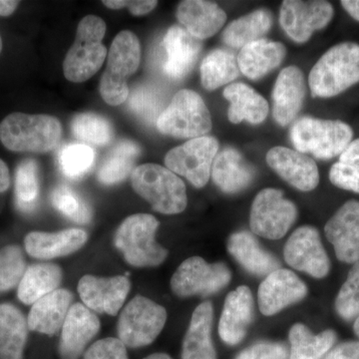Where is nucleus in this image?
I'll list each match as a JSON object with an SVG mask.
<instances>
[{
	"label": "nucleus",
	"mask_w": 359,
	"mask_h": 359,
	"mask_svg": "<svg viewBox=\"0 0 359 359\" xmlns=\"http://www.w3.org/2000/svg\"><path fill=\"white\" fill-rule=\"evenodd\" d=\"M61 137V123L50 115L13 113L0 123V141L13 152H50L57 147Z\"/></svg>",
	"instance_id": "1"
},
{
	"label": "nucleus",
	"mask_w": 359,
	"mask_h": 359,
	"mask_svg": "<svg viewBox=\"0 0 359 359\" xmlns=\"http://www.w3.org/2000/svg\"><path fill=\"white\" fill-rule=\"evenodd\" d=\"M359 82V44L344 42L328 49L309 73L314 97L339 95Z\"/></svg>",
	"instance_id": "2"
},
{
	"label": "nucleus",
	"mask_w": 359,
	"mask_h": 359,
	"mask_svg": "<svg viewBox=\"0 0 359 359\" xmlns=\"http://www.w3.org/2000/svg\"><path fill=\"white\" fill-rule=\"evenodd\" d=\"M160 224L152 215L135 214L125 219L114 237L116 249L135 268H155L166 261L168 250L158 244Z\"/></svg>",
	"instance_id": "3"
},
{
	"label": "nucleus",
	"mask_w": 359,
	"mask_h": 359,
	"mask_svg": "<svg viewBox=\"0 0 359 359\" xmlns=\"http://www.w3.org/2000/svg\"><path fill=\"white\" fill-rule=\"evenodd\" d=\"M106 23L95 15L85 16L78 25L76 39L66 54L63 72L73 83H82L102 67L107 50L102 44Z\"/></svg>",
	"instance_id": "4"
},
{
	"label": "nucleus",
	"mask_w": 359,
	"mask_h": 359,
	"mask_svg": "<svg viewBox=\"0 0 359 359\" xmlns=\"http://www.w3.org/2000/svg\"><path fill=\"white\" fill-rule=\"evenodd\" d=\"M135 192L152 205L156 212L176 215L185 211L188 198L184 182L167 168L144 164L131 175Z\"/></svg>",
	"instance_id": "5"
},
{
	"label": "nucleus",
	"mask_w": 359,
	"mask_h": 359,
	"mask_svg": "<svg viewBox=\"0 0 359 359\" xmlns=\"http://www.w3.org/2000/svg\"><path fill=\"white\" fill-rule=\"evenodd\" d=\"M290 139L299 152L320 160L339 156L353 142V130L339 120L302 117L290 130Z\"/></svg>",
	"instance_id": "6"
},
{
	"label": "nucleus",
	"mask_w": 359,
	"mask_h": 359,
	"mask_svg": "<svg viewBox=\"0 0 359 359\" xmlns=\"http://www.w3.org/2000/svg\"><path fill=\"white\" fill-rule=\"evenodd\" d=\"M141 46L138 37L129 30H123L113 40L107 67L100 81V94L108 105L119 106L128 99L127 79L138 69Z\"/></svg>",
	"instance_id": "7"
},
{
	"label": "nucleus",
	"mask_w": 359,
	"mask_h": 359,
	"mask_svg": "<svg viewBox=\"0 0 359 359\" xmlns=\"http://www.w3.org/2000/svg\"><path fill=\"white\" fill-rule=\"evenodd\" d=\"M157 128L176 138H200L211 131V113L197 92L181 90L161 113Z\"/></svg>",
	"instance_id": "8"
},
{
	"label": "nucleus",
	"mask_w": 359,
	"mask_h": 359,
	"mask_svg": "<svg viewBox=\"0 0 359 359\" xmlns=\"http://www.w3.org/2000/svg\"><path fill=\"white\" fill-rule=\"evenodd\" d=\"M167 318L164 306L148 297L137 295L120 314L118 339L130 348L147 346L159 337Z\"/></svg>",
	"instance_id": "9"
},
{
	"label": "nucleus",
	"mask_w": 359,
	"mask_h": 359,
	"mask_svg": "<svg viewBox=\"0 0 359 359\" xmlns=\"http://www.w3.org/2000/svg\"><path fill=\"white\" fill-rule=\"evenodd\" d=\"M297 205L282 191L266 188L257 194L250 208V226L255 235L280 240L297 221Z\"/></svg>",
	"instance_id": "10"
},
{
	"label": "nucleus",
	"mask_w": 359,
	"mask_h": 359,
	"mask_svg": "<svg viewBox=\"0 0 359 359\" xmlns=\"http://www.w3.org/2000/svg\"><path fill=\"white\" fill-rule=\"evenodd\" d=\"M231 273L224 263L209 264L203 257H192L180 264L171 278V289L177 297H209L230 283Z\"/></svg>",
	"instance_id": "11"
},
{
	"label": "nucleus",
	"mask_w": 359,
	"mask_h": 359,
	"mask_svg": "<svg viewBox=\"0 0 359 359\" xmlns=\"http://www.w3.org/2000/svg\"><path fill=\"white\" fill-rule=\"evenodd\" d=\"M218 150L219 142L214 137L191 139L169 151L165 157V164L167 169L185 177L196 188H203L209 182Z\"/></svg>",
	"instance_id": "12"
},
{
	"label": "nucleus",
	"mask_w": 359,
	"mask_h": 359,
	"mask_svg": "<svg viewBox=\"0 0 359 359\" xmlns=\"http://www.w3.org/2000/svg\"><path fill=\"white\" fill-rule=\"evenodd\" d=\"M283 257L290 266L314 278H325L330 271V257L314 226L297 228L285 245Z\"/></svg>",
	"instance_id": "13"
},
{
	"label": "nucleus",
	"mask_w": 359,
	"mask_h": 359,
	"mask_svg": "<svg viewBox=\"0 0 359 359\" xmlns=\"http://www.w3.org/2000/svg\"><path fill=\"white\" fill-rule=\"evenodd\" d=\"M334 15V6L327 1L285 0L280 7V22L290 39L304 43L314 32L330 25Z\"/></svg>",
	"instance_id": "14"
},
{
	"label": "nucleus",
	"mask_w": 359,
	"mask_h": 359,
	"mask_svg": "<svg viewBox=\"0 0 359 359\" xmlns=\"http://www.w3.org/2000/svg\"><path fill=\"white\" fill-rule=\"evenodd\" d=\"M308 287L294 271L278 269L264 278L257 290V304L266 316H275L283 309L302 302Z\"/></svg>",
	"instance_id": "15"
},
{
	"label": "nucleus",
	"mask_w": 359,
	"mask_h": 359,
	"mask_svg": "<svg viewBox=\"0 0 359 359\" xmlns=\"http://www.w3.org/2000/svg\"><path fill=\"white\" fill-rule=\"evenodd\" d=\"M131 283L126 276L99 278L87 275L78 283V292L84 306L94 313L116 316L128 297Z\"/></svg>",
	"instance_id": "16"
},
{
	"label": "nucleus",
	"mask_w": 359,
	"mask_h": 359,
	"mask_svg": "<svg viewBox=\"0 0 359 359\" xmlns=\"http://www.w3.org/2000/svg\"><path fill=\"white\" fill-rule=\"evenodd\" d=\"M325 237L334 245L335 255L342 263L359 262V202L344 203L325 226Z\"/></svg>",
	"instance_id": "17"
},
{
	"label": "nucleus",
	"mask_w": 359,
	"mask_h": 359,
	"mask_svg": "<svg viewBox=\"0 0 359 359\" xmlns=\"http://www.w3.org/2000/svg\"><path fill=\"white\" fill-rule=\"evenodd\" d=\"M100 327V320L94 311L84 304H73L61 328L58 346L61 359H79L98 334Z\"/></svg>",
	"instance_id": "18"
},
{
	"label": "nucleus",
	"mask_w": 359,
	"mask_h": 359,
	"mask_svg": "<svg viewBox=\"0 0 359 359\" xmlns=\"http://www.w3.org/2000/svg\"><path fill=\"white\" fill-rule=\"evenodd\" d=\"M269 166L290 186L302 191H313L320 184V172L316 162L299 151L273 147L266 154Z\"/></svg>",
	"instance_id": "19"
},
{
	"label": "nucleus",
	"mask_w": 359,
	"mask_h": 359,
	"mask_svg": "<svg viewBox=\"0 0 359 359\" xmlns=\"http://www.w3.org/2000/svg\"><path fill=\"white\" fill-rule=\"evenodd\" d=\"M254 320V297L252 290L241 285L226 295L219 321V334L228 346L243 341Z\"/></svg>",
	"instance_id": "20"
},
{
	"label": "nucleus",
	"mask_w": 359,
	"mask_h": 359,
	"mask_svg": "<svg viewBox=\"0 0 359 359\" xmlns=\"http://www.w3.org/2000/svg\"><path fill=\"white\" fill-rule=\"evenodd\" d=\"M306 81L299 67L280 71L273 91V118L280 126H287L299 114L306 96Z\"/></svg>",
	"instance_id": "21"
},
{
	"label": "nucleus",
	"mask_w": 359,
	"mask_h": 359,
	"mask_svg": "<svg viewBox=\"0 0 359 359\" xmlns=\"http://www.w3.org/2000/svg\"><path fill=\"white\" fill-rule=\"evenodd\" d=\"M166 51L164 72L174 80L183 79L192 70L202 50L201 40L181 26H172L163 40Z\"/></svg>",
	"instance_id": "22"
},
{
	"label": "nucleus",
	"mask_w": 359,
	"mask_h": 359,
	"mask_svg": "<svg viewBox=\"0 0 359 359\" xmlns=\"http://www.w3.org/2000/svg\"><path fill=\"white\" fill-rule=\"evenodd\" d=\"M88 235L81 229H67L57 233L32 231L25 238L26 252L37 259L69 256L83 248Z\"/></svg>",
	"instance_id": "23"
},
{
	"label": "nucleus",
	"mask_w": 359,
	"mask_h": 359,
	"mask_svg": "<svg viewBox=\"0 0 359 359\" xmlns=\"http://www.w3.org/2000/svg\"><path fill=\"white\" fill-rule=\"evenodd\" d=\"M72 301L73 294L65 289L45 295L32 304L27 318L29 330L49 337L57 334L69 313Z\"/></svg>",
	"instance_id": "24"
},
{
	"label": "nucleus",
	"mask_w": 359,
	"mask_h": 359,
	"mask_svg": "<svg viewBox=\"0 0 359 359\" xmlns=\"http://www.w3.org/2000/svg\"><path fill=\"white\" fill-rule=\"evenodd\" d=\"M177 18L195 39H209L223 27L226 13L218 4L204 0H185L179 4Z\"/></svg>",
	"instance_id": "25"
},
{
	"label": "nucleus",
	"mask_w": 359,
	"mask_h": 359,
	"mask_svg": "<svg viewBox=\"0 0 359 359\" xmlns=\"http://www.w3.org/2000/svg\"><path fill=\"white\" fill-rule=\"evenodd\" d=\"M214 308L204 302L196 308L184 337L182 359H217L212 339Z\"/></svg>",
	"instance_id": "26"
},
{
	"label": "nucleus",
	"mask_w": 359,
	"mask_h": 359,
	"mask_svg": "<svg viewBox=\"0 0 359 359\" xmlns=\"http://www.w3.org/2000/svg\"><path fill=\"white\" fill-rule=\"evenodd\" d=\"M226 248L231 256L252 275L266 276L280 269L276 257L264 250L249 231L231 233Z\"/></svg>",
	"instance_id": "27"
},
{
	"label": "nucleus",
	"mask_w": 359,
	"mask_h": 359,
	"mask_svg": "<svg viewBox=\"0 0 359 359\" xmlns=\"http://www.w3.org/2000/svg\"><path fill=\"white\" fill-rule=\"evenodd\" d=\"M287 49L280 42L259 39L245 45L238 56V65L243 74L257 80L282 65Z\"/></svg>",
	"instance_id": "28"
},
{
	"label": "nucleus",
	"mask_w": 359,
	"mask_h": 359,
	"mask_svg": "<svg viewBox=\"0 0 359 359\" xmlns=\"http://www.w3.org/2000/svg\"><path fill=\"white\" fill-rule=\"evenodd\" d=\"M212 177L219 190L226 194H236L250 185L255 170L236 149L229 148L215 158Z\"/></svg>",
	"instance_id": "29"
},
{
	"label": "nucleus",
	"mask_w": 359,
	"mask_h": 359,
	"mask_svg": "<svg viewBox=\"0 0 359 359\" xmlns=\"http://www.w3.org/2000/svg\"><path fill=\"white\" fill-rule=\"evenodd\" d=\"M223 95L231 103L228 116L229 120L233 124L243 121L252 125L261 124L268 117V101L249 85H229L224 88Z\"/></svg>",
	"instance_id": "30"
},
{
	"label": "nucleus",
	"mask_w": 359,
	"mask_h": 359,
	"mask_svg": "<svg viewBox=\"0 0 359 359\" xmlns=\"http://www.w3.org/2000/svg\"><path fill=\"white\" fill-rule=\"evenodd\" d=\"M28 332L27 318L20 309L0 304V359H23Z\"/></svg>",
	"instance_id": "31"
},
{
	"label": "nucleus",
	"mask_w": 359,
	"mask_h": 359,
	"mask_svg": "<svg viewBox=\"0 0 359 359\" xmlns=\"http://www.w3.org/2000/svg\"><path fill=\"white\" fill-rule=\"evenodd\" d=\"M62 278V269L58 264H32L26 269L25 276L18 285V299L26 306H32L45 295L58 290Z\"/></svg>",
	"instance_id": "32"
},
{
	"label": "nucleus",
	"mask_w": 359,
	"mask_h": 359,
	"mask_svg": "<svg viewBox=\"0 0 359 359\" xmlns=\"http://www.w3.org/2000/svg\"><path fill=\"white\" fill-rule=\"evenodd\" d=\"M289 339L290 359H321L334 346L337 334L327 330L314 334L304 323H295L290 327Z\"/></svg>",
	"instance_id": "33"
},
{
	"label": "nucleus",
	"mask_w": 359,
	"mask_h": 359,
	"mask_svg": "<svg viewBox=\"0 0 359 359\" xmlns=\"http://www.w3.org/2000/svg\"><path fill=\"white\" fill-rule=\"evenodd\" d=\"M140 153V147L135 142H118L99 167L97 173L99 182L109 186L124 181L133 173L135 162Z\"/></svg>",
	"instance_id": "34"
},
{
	"label": "nucleus",
	"mask_w": 359,
	"mask_h": 359,
	"mask_svg": "<svg viewBox=\"0 0 359 359\" xmlns=\"http://www.w3.org/2000/svg\"><path fill=\"white\" fill-rule=\"evenodd\" d=\"M273 25V18L268 11L259 9L233 21L223 33V41L233 48L263 39Z\"/></svg>",
	"instance_id": "35"
},
{
	"label": "nucleus",
	"mask_w": 359,
	"mask_h": 359,
	"mask_svg": "<svg viewBox=\"0 0 359 359\" xmlns=\"http://www.w3.org/2000/svg\"><path fill=\"white\" fill-rule=\"evenodd\" d=\"M238 59L231 52L217 49L205 56L201 65V81L205 89L212 91L230 83L238 76Z\"/></svg>",
	"instance_id": "36"
},
{
	"label": "nucleus",
	"mask_w": 359,
	"mask_h": 359,
	"mask_svg": "<svg viewBox=\"0 0 359 359\" xmlns=\"http://www.w3.org/2000/svg\"><path fill=\"white\" fill-rule=\"evenodd\" d=\"M39 179L36 161L25 159L15 173V202L21 212H30L39 204Z\"/></svg>",
	"instance_id": "37"
},
{
	"label": "nucleus",
	"mask_w": 359,
	"mask_h": 359,
	"mask_svg": "<svg viewBox=\"0 0 359 359\" xmlns=\"http://www.w3.org/2000/svg\"><path fill=\"white\" fill-rule=\"evenodd\" d=\"M71 129L77 139L94 145L104 146L114 138V130L106 118L95 113H81L71 122Z\"/></svg>",
	"instance_id": "38"
},
{
	"label": "nucleus",
	"mask_w": 359,
	"mask_h": 359,
	"mask_svg": "<svg viewBox=\"0 0 359 359\" xmlns=\"http://www.w3.org/2000/svg\"><path fill=\"white\" fill-rule=\"evenodd\" d=\"M330 180L334 186L359 194V139L353 140L332 165Z\"/></svg>",
	"instance_id": "39"
},
{
	"label": "nucleus",
	"mask_w": 359,
	"mask_h": 359,
	"mask_svg": "<svg viewBox=\"0 0 359 359\" xmlns=\"http://www.w3.org/2000/svg\"><path fill=\"white\" fill-rule=\"evenodd\" d=\"M51 202L57 211L75 223L86 224L93 218L91 205L70 187L60 185L54 188Z\"/></svg>",
	"instance_id": "40"
},
{
	"label": "nucleus",
	"mask_w": 359,
	"mask_h": 359,
	"mask_svg": "<svg viewBox=\"0 0 359 359\" xmlns=\"http://www.w3.org/2000/svg\"><path fill=\"white\" fill-rule=\"evenodd\" d=\"M26 269L25 254L20 245H9L0 249V294L18 287Z\"/></svg>",
	"instance_id": "41"
},
{
	"label": "nucleus",
	"mask_w": 359,
	"mask_h": 359,
	"mask_svg": "<svg viewBox=\"0 0 359 359\" xmlns=\"http://www.w3.org/2000/svg\"><path fill=\"white\" fill-rule=\"evenodd\" d=\"M59 167L66 177L79 179L90 171L95 162V151L85 144H70L59 153Z\"/></svg>",
	"instance_id": "42"
},
{
	"label": "nucleus",
	"mask_w": 359,
	"mask_h": 359,
	"mask_svg": "<svg viewBox=\"0 0 359 359\" xmlns=\"http://www.w3.org/2000/svg\"><path fill=\"white\" fill-rule=\"evenodd\" d=\"M335 311L346 321L355 320L359 316V262L353 264L340 287L335 299Z\"/></svg>",
	"instance_id": "43"
},
{
	"label": "nucleus",
	"mask_w": 359,
	"mask_h": 359,
	"mask_svg": "<svg viewBox=\"0 0 359 359\" xmlns=\"http://www.w3.org/2000/svg\"><path fill=\"white\" fill-rule=\"evenodd\" d=\"M163 99L161 93L152 86H141L130 97V107L146 121L158 120L162 111Z\"/></svg>",
	"instance_id": "44"
},
{
	"label": "nucleus",
	"mask_w": 359,
	"mask_h": 359,
	"mask_svg": "<svg viewBox=\"0 0 359 359\" xmlns=\"http://www.w3.org/2000/svg\"><path fill=\"white\" fill-rule=\"evenodd\" d=\"M83 359H129L126 346L119 339L106 337L94 342L84 353Z\"/></svg>",
	"instance_id": "45"
},
{
	"label": "nucleus",
	"mask_w": 359,
	"mask_h": 359,
	"mask_svg": "<svg viewBox=\"0 0 359 359\" xmlns=\"http://www.w3.org/2000/svg\"><path fill=\"white\" fill-rule=\"evenodd\" d=\"M287 347L278 342L262 341L238 354L236 359H287Z\"/></svg>",
	"instance_id": "46"
},
{
	"label": "nucleus",
	"mask_w": 359,
	"mask_h": 359,
	"mask_svg": "<svg viewBox=\"0 0 359 359\" xmlns=\"http://www.w3.org/2000/svg\"><path fill=\"white\" fill-rule=\"evenodd\" d=\"M104 6L110 9H122L127 7L130 13L135 16H142L148 14L157 6L158 1L156 0H132V1H126V0H104Z\"/></svg>",
	"instance_id": "47"
},
{
	"label": "nucleus",
	"mask_w": 359,
	"mask_h": 359,
	"mask_svg": "<svg viewBox=\"0 0 359 359\" xmlns=\"http://www.w3.org/2000/svg\"><path fill=\"white\" fill-rule=\"evenodd\" d=\"M325 359H359V342H344L332 349Z\"/></svg>",
	"instance_id": "48"
},
{
	"label": "nucleus",
	"mask_w": 359,
	"mask_h": 359,
	"mask_svg": "<svg viewBox=\"0 0 359 359\" xmlns=\"http://www.w3.org/2000/svg\"><path fill=\"white\" fill-rule=\"evenodd\" d=\"M11 186V174L4 161L0 159V193L6 192Z\"/></svg>",
	"instance_id": "49"
},
{
	"label": "nucleus",
	"mask_w": 359,
	"mask_h": 359,
	"mask_svg": "<svg viewBox=\"0 0 359 359\" xmlns=\"http://www.w3.org/2000/svg\"><path fill=\"white\" fill-rule=\"evenodd\" d=\"M340 4L346 13L359 22V0H344Z\"/></svg>",
	"instance_id": "50"
},
{
	"label": "nucleus",
	"mask_w": 359,
	"mask_h": 359,
	"mask_svg": "<svg viewBox=\"0 0 359 359\" xmlns=\"http://www.w3.org/2000/svg\"><path fill=\"white\" fill-rule=\"evenodd\" d=\"M20 1L13 0H0V16L11 15L18 8Z\"/></svg>",
	"instance_id": "51"
},
{
	"label": "nucleus",
	"mask_w": 359,
	"mask_h": 359,
	"mask_svg": "<svg viewBox=\"0 0 359 359\" xmlns=\"http://www.w3.org/2000/svg\"><path fill=\"white\" fill-rule=\"evenodd\" d=\"M144 359H172L171 356L168 355L166 353H153L151 355Z\"/></svg>",
	"instance_id": "52"
},
{
	"label": "nucleus",
	"mask_w": 359,
	"mask_h": 359,
	"mask_svg": "<svg viewBox=\"0 0 359 359\" xmlns=\"http://www.w3.org/2000/svg\"><path fill=\"white\" fill-rule=\"evenodd\" d=\"M353 330L354 332H355V334L359 337V316L355 320H354Z\"/></svg>",
	"instance_id": "53"
},
{
	"label": "nucleus",
	"mask_w": 359,
	"mask_h": 359,
	"mask_svg": "<svg viewBox=\"0 0 359 359\" xmlns=\"http://www.w3.org/2000/svg\"><path fill=\"white\" fill-rule=\"evenodd\" d=\"M2 51V39L1 36H0V53H1Z\"/></svg>",
	"instance_id": "54"
}]
</instances>
